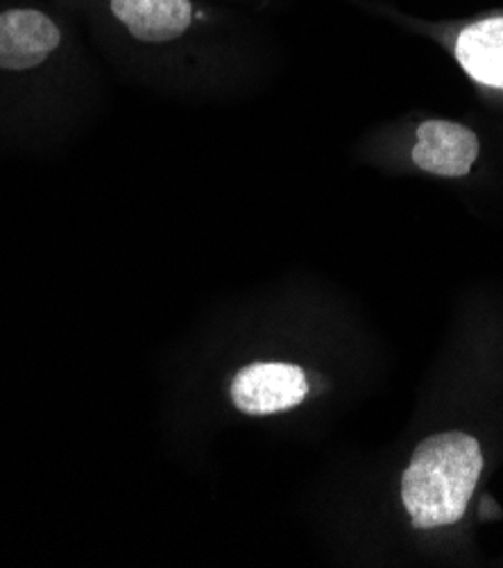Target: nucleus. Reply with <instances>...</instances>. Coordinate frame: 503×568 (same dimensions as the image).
<instances>
[{"instance_id": "f257e3e1", "label": "nucleus", "mask_w": 503, "mask_h": 568, "mask_svg": "<svg viewBox=\"0 0 503 568\" xmlns=\"http://www.w3.org/2000/svg\"><path fill=\"white\" fill-rule=\"evenodd\" d=\"M483 474L476 437L452 430L426 437L402 476V503L420 530L459 524Z\"/></svg>"}, {"instance_id": "f03ea898", "label": "nucleus", "mask_w": 503, "mask_h": 568, "mask_svg": "<svg viewBox=\"0 0 503 568\" xmlns=\"http://www.w3.org/2000/svg\"><path fill=\"white\" fill-rule=\"evenodd\" d=\"M306 394V374L289 363H254L232 381L234 406L252 417L286 413L300 406Z\"/></svg>"}, {"instance_id": "7ed1b4c3", "label": "nucleus", "mask_w": 503, "mask_h": 568, "mask_svg": "<svg viewBox=\"0 0 503 568\" xmlns=\"http://www.w3.org/2000/svg\"><path fill=\"white\" fill-rule=\"evenodd\" d=\"M62 45L58 19L37 8L0 12V71H30L41 67Z\"/></svg>"}, {"instance_id": "20e7f679", "label": "nucleus", "mask_w": 503, "mask_h": 568, "mask_svg": "<svg viewBox=\"0 0 503 568\" xmlns=\"http://www.w3.org/2000/svg\"><path fill=\"white\" fill-rule=\"evenodd\" d=\"M479 136L452 121H426L418 128L413 161L437 178H465L479 159Z\"/></svg>"}, {"instance_id": "39448f33", "label": "nucleus", "mask_w": 503, "mask_h": 568, "mask_svg": "<svg viewBox=\"0 0 503 568\" xmlns=\"http://www.w3.org/2000/svg\"><path fill=\"white\" fill-rule=\"evenodd\" d=\"M109 14L143 43H168L193 26L191 0H107Z\"/></svg>"}, {"instance_id": "423d86ee", "label": "nucleus", "mask_w": 503, "mask_h": 568, "mask_svg": "<svg viewBox=\"0 0 503 568\" xmlns=\"http://www.w3.org/2000/svg\"><path fill=\"white\" fill-rule=\"evenodd\" d=\"M456 60L474 82L503 89V17L467 26L456 41Z\"/></svg>"}]
</instances>
